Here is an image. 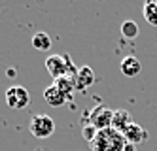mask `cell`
I'll return each mask as SVG.
<instances>
[{
	"instance_id": "cell-6",
	"label": "cell",
	"mask_w": 157,
	"mask_h": 151,
	"mask_svg": "<svg viewBox=\"0 0 157 151\" xmlns=\"http://www.w3.org/2000/svg\"><path fill=\"white\" fill-rule=\"evenodd\" d=\"M44 100H46V104L51 106V108H61V106H64V104L68 102L66 96L55 85H49L48 89H44Z\"/></svg>"
},
{
	"instance_id": "cell-7",
	"label": "cell",
	"mask_w": 157,
	"mask_h": 151,
	"mask_svg": "<svg viewBox=\"0 0 157 151\" xmlns=\"http://www.w3.org/2000/svg\"><path fill=\"white\" fill-rule=\"evenodd\" d=\"M132 115L127 110H116L114 111V119H112V129H116L117 132H125L129 126L132 125Z\"/></svg>"
},
{
	"instance_id": "cell-9",
	"label": "cell",
	"mask_w": 157,
	"mask_h": 151,
	"mask_svg": "<svg viewBox=\"0 0 157 151\" xmlns=\"http://www.w3.org/2000/svg\"><path fill=\"white\" fill-rule=\"evenodd\" d=\"M123 136H125V140L127 144H132V145H136V144H142L146 142V138H148V132H146L142 126L138 123H132L129 129L123 132Z\"/></svg>"
},
{
	"instance_id": "cell-5",
	"label": "cell",
	"mask_w": 157,
	"mask_h": 151,
	"mask_svg": "<svg viewBox=\"0 0 157 151\" xmlns=\"http://www.w3.org/2000/svg\"><path fill=\"white\" fill-rule=\"evenodd\" d=\"M95 83V72H93V68H89V66H82L80 70H78L76 77H74V85H76V91H85L89 89Z\"/></svg>"
},
{
	"instance_id": "cell-14",
	"label": "cell",
	"mask_w": 157,
	"mask_h": 151,
	"mask_svg": "<svg viewBox=\"0 0 157 151\" xmlns=\"http://www.w3.org/2000/svg\"><path fill=\"white\" fill-rule=\"evenodd\" d=\"M97 132H98V130L95 129L93 125H85V126H83V130H82V134H83V140H85L87 144H91V142L95 140Z\"/></svg>"
},
{
	"instance_id": "cell-1",
	"label": "cell",
	"mask_w": 157,
	"mask_h": 151,
	"mask_svg": "<svg viewBox=\"0 0 157 151\" xmlns=\"http://www.w3.org/2000/svg\"><path fill=\"white\" fill-rule=\"evenodd\" d=\"M127 140L121 132H117L116 129H104L98 130L95 140L89 144L91 151H125Z\"/></svg>"
},
{
	"instance_id": "cell-4",
	"label": "cell",
	"mask_w": 157,
	"mask_h": 151,
	"mask_svg": "<svg viewBox=\"0 0 157 151\" xmlns=\"http://www.w3.org/2000/svg\"><path fill=\"white\" fill-rule=\"evenodd\" d=\"M6 104H8V108H12V110H25L30 104L29 91L25 87H21V85L10 87L6 91Z\"/></svg>"
},
{
	"instance_id": "cell-13",
	"label": "cell",
	"mask_w": 157,
	"mask_h": 151,
	"mask_svg": "<svg viewBox=\"0 0 157 151\" xmlns=\"http://www.w3.org/2000/svg\"><path fill=\"white\" fill-rule=\"evenodd\" d=\"M121 34L125 38H136L138 36V25L134 21H123L121 23Z\"/></svg>"
},
{
	"instance_id": "cell-12",
	"label": "cell",
	"mask_w": 157,
	"mask_h": 151,
	"mask_svg": "<svg viewBox=\"0 0 157 151\" xmlns=\"http://www.w3.org/2000/svg\"><path fill=\"white\" fill-rule=\"evenodd\" d=\"M144 19L151 27H157V0H150L144 4Z\"/></svg>"
},
{
	"instance_id": "cell-3",
	"label": "cell",
	"mask_w": 157,
	"mask_h": 151,
	"mask_svg": "<svg viewBox=\"0 0 157 151\" xmlns=\"http://www.w3.org/2000/svg\"><path fill=\"white\" fill-rule=\"evenodd\" d=\"M112 119H114V110H110L104 104H98L89 111V125H93L97 130H104L112 126Z\"/></svg>"
},
{
	"instance_id": "cell-10",
	"label": "cell",
	"mask_w": 157,
	"mask_h": 151,
	"mask_svg": "<svg viewBox=\"0 0 157 151\" xmlns=\"http://www.w3.org/2000/svg\"><path fill=\"white\" fill-rule=\"evenodd\" d=\"M53 85L57 87L63 95L66 96V100H72L74 98V91H76V85H74V77H66V76H63V77H59V79H55L53 81Z\"/></svg>"
},
{
	"instance_id": "cell-15",
	"label": "cell",
	"mask_w": 157,
	"mask_h": 151,
	"mask_svg": "<svg viewBox=\"0 0 157 151\" xmlns=\"http://www.w3.org/2000/svg\"><path fill=\"white\" fill-rule=\"evenodd\" d=\"M36 151H42V149H36Z\"/></svg>"
},
{
	"instance_id": "cell-2",
	"label": "cell",
	"mask_w": 157,
	"mask_h": 151,
	"mask_svg": "<svg viewBox=\"0 0 157 151\" xmlns=\"http://www.w3.org/2000/svg\"><path fill=\"white\" fill-rule=\"evenodd\" d=\"M29 130L34 138L44 140V138H49L55 132V121L46 113H36L29 121Z\"/></svg>"
},
{
	"instance_id": "cell-11",
	"label": "cell",
	"mask_w": 157,
	"mask_h": 151,
	"mask_svg": "<svg viewBox=\"0 0 157 151\" xmlns=\"http://www.w3.org/2000/svg\"><path fill=\"white\" fill-rule=\"evenodd\" d=\"M32 47L38 51H49L51 49V38L48 32H36L32 36Z\"/></svg>"
},
{
	"instance_id": "cell-8",
	"label": "cell",
	"mask_w": 157,
	"mask_h": 151,
	"mask_svg": "<svg viewBox=\"0 0 157 151\" xmlns=\"http://www.w3.org/2000/svg\"><path fill=\"white\" fill-rule=\"evenodd\" d=\"M119 70H121L123 76L134 77V76H138V74H140L142 64H140V61L136 59V57L127 55V57H123V61H121V64H119Z\"/></svg>"
}]
</instances>
